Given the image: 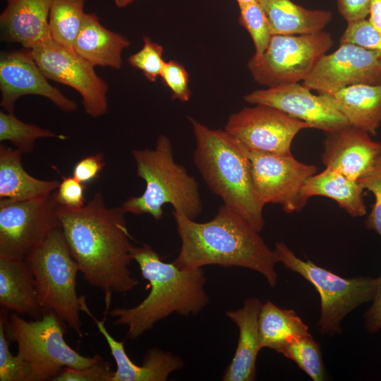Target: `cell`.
Masks as SVG:
<instances>
[{
	"label": "cell",
	"instance_id": "cell-1",
	"mask_svg": "<svg viewBox=\"0 0 381 381\" xmlns=\"http://www.w3.org/2000/svg\"><path fill=\"white\" fill-rule=\"evenodd\" d=\"M61 228L85 280L104 294L109 311L114 292L126 293L138 284L128 267L132 237L122 207H108L100 193L79 209L59 206Z\"/></svg>",
	"mask_w": 381,
	"mask_h": 381
},
{
	"label": "cell",
	"instance_id": "cell-2",
	"mask_svg": "<svg viewBox=\"0 0 381 381\" xmlns=\"http://www.w3.org/2000/svg\"><path fill=\"white\" fill-rule=\"evenodd\" d=\"M181 249L174 263L181 269L206 265L240 267L261 274L271 287L277 283L279 262L274 250L242 216L223 205L207 222L199 223L173 211Z\"/></svg>",
	"mask_w": 381,
	"mask_h": 381
},
{
	"label": "cell",
	"instance_id": "cell-3",
	"mask_svg": "<svg viewBox=\"0 0 381 381\" xmlns=\"http://www.w3.org/2000/svg\"><path fill=\"white\" fill-rule=\"evenodd\" d=\"M131 256L148 281L150 293L133 308H116L109 312L116 318L114 325L127 326L128 339L139 338L173 313L197 315L207 306L210 298L202 268L185 270L174 262H165L148 243L133 246Z\"/></svg>",
	"mask_w": 381,
	"mask_h": 381
},
{
	"label": "cell",
	"instance_id": "cell-4",
	"mask_svg": "<svg viewBox=\"0 0 381 381\" xmlns=\"http://www.w3.org/2000/svg\"><path fill=\"white\" fill-rule=\"evenodd\" d=\"M195 138L193 162L210 190L254 229L265 226L263 207L256 193L248 150L225 130L212 129L188 117Z\"/></svg>",
	"mask_w": 381,
	"mask_h": 381
},
{
	"label": "cell",
	"instance_id": "cell-5",
	"mask_svg": "<svg viewBox=\"0 0 381 381\" xmlns=\"http://www.w3.org/2000/svg\"><path fill=\"white\" fill-rule=\"evenodd\" d=\"M137 176L145 181L142 195L128 198L121 205L126 213L163 217V206L170 204L174 211L195 219L202 211L197 180L178 164L169 138L159 135L154 149L133 150Z\"/></svg>",
	"mask_w": 381,
	"mask_h": 381
},
{
	"label": "cell",
	"instance_id": "cell-6",
	"mask_svg": "<svg viewBox=\"0 0 381 381\" xmlns=\"http://www.w3.org/2000/svg\"><path fill=\"white\" fill-rule=\"evenodd\" d=\"M25 260L33 276L43 310L55 313L82 337L81 298L76 291L80 269L70 252L61 228L53 230Z\"/></svg>",
	"mask_w": 381,
	"mask_h": 381
},
{
	"label": "cell",
	"instance_id": "cell-7",
	"mask_svg": "<svg viewBox=\"0 0 381 381\" xmlns=\"http://www.w3.org/2000/svg\"><path fill=\"white\" fill-rule=\"evenodd\" d=\"M66 325L52 311L29 321L15 312L6 315V335L17 344V355L32 367L35 381L54 380L64 368L82 369L99 358L84 356L72 349L64 339Z\"/></svg>",
	"mask_w": 381,
	"mask_h": 381
},
{
	"label": "cell",
	"instance_id": "cell-8",
	"mask_svg": "<svg viewBox=\"0 0 381 381\" xmlns=\"http://www.w3.org/2000/svg\"><path fill=\"white\" fill-rule=\"evenodd\" d=\"M274 250L279 262L301 275L318 291L321 305L318 325L323 335L339 333L342 320L358 306L373 301L380 284V276H339L309 260L305 261L298 258L283 242H277Z\"/></svg>",
	"mask_w": 381,
	"mask_h": 381
},
{
	"label": "cell",
	"instance_id": "cell-9",
	"mask_svg": "<svg viewBox=\"0 0 381 381\" xmlns=\"http://www.w3.org/2000/svg\"><path fill=\"white\" fill-rule=\"evenodd\" d=\"M334 44L331 35H274L265 52L253 56L248 68L254 80L268 87L304 81Z\"/></svg>",
	"mask_w": 381,
	"mask_h": 381
},
{
	"label": "cell",
	"instance_id": "cell-10",
	"mask_svg": "<svg viewBox=\"0 0 381 381\" xmlns=\"http://www.w3.org/2000/svg\"><path fill=\"white\" fill-rule=\"evenodd\" d=\"M52 194L27 200H0V257L25 258L61 227Z\"/></svg>",
	"mask_w": 381,
	"mask_h": 381
},
{
	"label": "cell",
	"instance_id": "cell-11",
	"mask_svg": "<svg viewBox=\"0 0 381 381\" xmlns=\"http://www.w3.org/2000/svg\"><path fill=\"white\" fill-rule=\"evenodd\" d=\"M29 50L48 80L68 85L80 95L87 114L99 118L107 114V84L73 49L49 39Z\"/></svg>",
	"mask_w": 381,
	"mask_h": 381
},
{
	"label": "cell",
	"instance_id": "cell-12",
	"mask_svg": "<svg viewBox=\"0 0 381 381\" xmlns=\"http://www.w3.org/2000/svg\"><path fill=\"white\" fill-rule=\"evenodd\" d=\"M249 159L254 187L262 205H280L286 213L305 207L301 190L316 174L317 167L299 162L292 155L249 151Z\"/></svg>",
	"mask_w": 381,
	"mask_h": 381
},
{
	"label": "cell",
	"instance_id": "cell-13",
	"mask_svg": "<svg viewBox=\"0 0 381 381\" xmlns=\"http://www.w3.org/2000/svg\"><path fill=\"white\" fill-rule=\"evenodd\" d=\"M231 114L224 130L248 151L292 155L291 146L297 133L310 126L284 112L263 104H254Z\"/></svg>",
	"mask_w": 381,
	"mask_h": 381
},
{
	"label": "cell",
	"instance_id": "cell-14",
	"mask_svg": "<svg viewBox=\"0 0 381 381\" xmlns=\"http://www.w3.org/2000/svg\"><path fill=\"white\" fill-rule=\"evenodd\" d=\"M381 84V56L351 43L340 44L318 61L303 85L320 94L332 95L346 87Z\"/></svg>",
	"mask_w": 381,
	"mask_h": 381
},
{
	"label": "cell",
	"instance_id": "cell-15",
	"mask_svg": "<svg viewBox=\"0 0 381 381\" xmlns=\"http://www.w3.org/2000/svg\"><path fill=\"white\" fill-rule=\"evenodd\" d=\"M244 100L252 104L274 107L307 123L310 128L325 133L350 125L336 107L330 95H315L298 83L258 90L246 95Z\"/></svg>",
	"mask_w": 381,
	"mask_h": 381
},
{
	"label": "cell",
	"instance_id": "cell-16",
	"mask_svg": "<svg viewBox=\"0 0 381 381\" xmlns=\"http://www.w3.org/2000/svg\"><path fill=\"white\" fill-rule=\"evenodd\" d=\"M0 90V105L8 113H14L18 99L28 95L46 97L65 112L77 109L73 100L48 82L29 49L1 53Z\"/></svg>",
	"mask_w": 381,
	"mask_h": 381
},
{
	"label": "cell",
	"instance_id": "cell-17",
	"mask_svg": "<svg viewBox=\"0 0 381 381\" xmlns=\"http://www.w3.org/2000/svg\"><path fill=\"white\" fill-rule=\"evenodd\" d=\"M322 161L349 179L358 181L373 169L381 154V143L351 125L327 133Z\"/></svg>",
	"mask_w": 381,
	"mask_h": 381
},
{
	"label": "cell",
	"instance_id": "cell-18",
	"mask_svg": "<svg viewBox=\"0 0 381 381\" xmlns=\"http://www.w3.org/2000/svg\"><path fill=\"white\" fill-rule=\"evenodd\" d=\"M80 297L82 311L95 322L116 362V370L111 381H165L171 373L183 367V361L179 356L157 347L146 351L141 365L134 363L126 352L123 341L116 340L105 327L109 311L104 310V317L102 320H98L87 307L85 296Z\"/></svg>",
	"mask_w": 381,
	"mask_h": 381
},
{
	"label": "cell",
	"instance_id": "cell-19",
	"mask_svg": "<svg viewBox=\"0 0 381 381\" xmlns=\"http://www.w3.org/2000/svg\"><path fill=\"white\" fill-rule=\"evenodd\" d=\"M53 0H6L0 15L1 40L25 49L52 39L49 16Z\"/></svg>",
	"mask_w": 381,
	"mask_h": 381
},
{
	"label": "cell",
	"instance_id": "cell-20",
	"mask_svg": "<svg viewBox=\"0 0 381 381\" xmlns=\"http://www.w3.org/2000/svg\"><path fill=\"white\" fill-rule=\"evenodd\" d=\"M262 302L258 298H246L241 308L228 310L226 315L238 327V341L234 356L222 377L224 381L256 380V361L262 348L258 318Z\"/></svg>",
	"mask_w": 381,
	"mask_h": 381
},
{
	"label": "cell",
	"instance_id": "cell-21",
	"mask_svg": "<svg viewBox=\"0 0 381 381\" xmlns=\"http://www.w3.org/2000/svg\"><path fill=\"white\" fill-rule=\"evenodd\" d=\"M0 306L5 311L42 318L44 311L25 258L0 257Z\"/></svg>",
	"mask_w": 381,
	"mask_h": 381
},
{
	"label": "cell",
	"instance_id": "cell-22",
	"mask_svg": "<svg viewBox=\"0 0 381 381\" xmlns=\"http://www.w3.org/2000/svg\"><path fill=\"white\" fill-rule=\"evenodd\" d=\"M130 44L126 36L104 28L95 13H86L73 50L94 67L119 69L122 53Z\"/></svg>",
	"mask_w": 381,
	"mask_h": 381
},
{
	"label": "cell",
	"instance_id": "cell-23",
	"mask_svg": "<svg viewBox=\"0 0 381 381\" xmlns=\"http://www.w3.org/2000/svg\"><path fill=\"white\" fill-rule=\"evenodd\" d=\"M22 154L17 149L0 145V198L22 201L54 193L60 182L31 176L23 167Z\"/></svg>",
	"mask_w": 381,
	"mask_h": 381
},
{
	"label": "cell",
	"instance_id": "cell-24",
	"mask_svg": "<svg viewBox=\"0 0 381 381\" xmlns=\"http://www.w3.org/2000/svg\"><path fill=\"white\" fill-rule=\"evenodd\" d=\"M336 107L349 124L370 135L381 125V84H357L330 95Z\"/></svg>",
	"mask_w": 381,
	"mask_h": 381
},
{
	"label": "cell",
	"instance_id": "cell-25",
	"mask_svg": "<svg viewBox=\"0 0 381 381\" xmlns=\"http://www.w3.org/2000/svg\"><path fill=\"white\" fill-rule=\"evenodd\" d=\"M274 35H310L322 31L332 20L325 10H310L291 0H259Z\"/></svg>",
	"mask_w": 381,
	"mask_h": 381
},
{
	"label": "cell",
	"instance_id": "cell-26",
	"mask_svg": "<svg viewBox=\"0 0 381 381\" xmlns=\"http://www.w3.org/2000/svg\"><path fill=\"white\" fill-rule=\"evenodd\" d=\"M363 190L358 181L341 172L326 167L310 176L303 185L301 195L305 202L313 196H323L337 202L350 216L358 217L366 214Z\"/></svg>",
	"mask_w": 381,
	"mask_h": 381
},
{
	"label": "cell",
	"instance_id": "cell-27",
	"mask_svg": "<svg viewBox=\"0 0 381 381\" xmlns=\"http://www.w3.org/2000/svg\"><path fill=\"white\" fill-rule=\"evenodd\" d=\"M258 327L262 348L279 353L291 342L310 334L308 325L294 310L280 308L270 301L262 305Z\"/></svg>",
	"mask_w": 381,
	"mask_h": 381
},
{
	"label": "cell",
	"instance_id": "cell-28",
	"mask_svg": "<svg viewBox=\"0 0 381 381\" xmlns=\"http://www.w3.org/2000/svg\"><path fill=\"white\" fill-rule=\"evenodd\" d=\"M85 0H53L49 16L51 38L73 49L86 13Z\"/></svg>",
	"mask_w": 381,
	"mask_h": 381
},
{
	"label": "cell",
	"instance_id": "cell-29",
	"mask_svg": "<svg viewBox=\"0 0 381 381\" xmlns=\"http://www.w3.org/2000/svg\"><path fill=\"white\" fill-rule=\"evenodd\" d=\"M42 138L65 140L68 136L57 134L33 123L18 119L14 113L0 111V141H8L22 153L32 152L35 141Z\"/></svg>",
	"mask_w": 381,
	"mask_h": 381
},
{
	"label": "cell",
	"instance_id": "cell-30",
	"mask_svg": "<svg viewBox=\"0 0 381 381\" xmlns=\"http://www.w3.org/2000/svg\"><path fill=\"white\" fill-rule=\"evenodd\" d=\"M280 353L294 361L313 381L325 380L320 346L310 334L291 342Z\"/></svg>",
	"mask_w": 381,
	"mask_h": 381
},
{
	"label": "cell",
	"instance_id": "cell-31",
	"mask_svg": "<svg viewBox=\"0 0 381 381\" xmlns=\"http://www.w3.org/2000/svg\"><path fill=\"white\" fill-rule=\"evenodd\" d=\"M7 311H0V381H35L31 365L10 351L11 341L5 329Z\"/></svg>",
	"mask_w": 381,
	"mask_h": 381
},
{
	"label": "cell",
	"instance_id": "cell-32",
	"mask_svg": "<svg viewBox=\"0 0 381 381\" xmlns=\"http://www.w3.org/2000/svg\"><path fill=\"white\" fill-rule=\"evenodd\" d=\"M239 23L250 34L255 49L254 56L262 55L267 49L272 33L265 13L258 2L238 4Z\"/></svg>",
	"mask_w": 381,
	"mask_h": 381
},
{
	"label": "cell",
	"instance_id": "cell-33",
	"mask_svg": "<svg viewBox=\"0 0 381 381\" xmlns=\"http://www.w3.org/2000/svg\"><path fill=\"white\" fill-rule=\"evenodd\" d=\"M143 46L128 58L131 66L140 70L150 82H156L160 77L166 61L163 59V47L153 42L149 37H143Z\"/></svg>",
	"mask_w": 381,
	"mask_h": 381
},
{
	"label": "cell",
	"instance_id": "cell-34",
	"mask_svg": "<svg viewBox=\"0 0 381 381\" xmlns=\"http://www.w3.org/2000/svg\"><path fill=\"white\" fill-rule=\"evenodd\" d=\"M351 43L373 50L381 56V33L369 22L363 19L348 23L340 44Z\"/></svg>",
	"mask_w": 381,
	"mask_h": 381
},
{
	"label": "cell",
	"instance_id": "cell-35",
	"mask_svg": "<svg viewBox=\"0 0 381 381\" xmlns=\"http://www.w3.org/2000/svg\"><path fill=\"white\" fill-rule=\"evenodd\" d=\"M358 181L364 190H369L375 197V202L365 222V227L381 236V154L373 170Z\"/></svg>",
	"mask_w": 381,
	"mask_h": 381
},
{
	"label": "cell",
	"instance_id": "cell-36",
	"mask_svg": "<svg viewBox=\"0 0 381 381\" xmlns=\"http://www.w3.org/2000/svg\"><path fill=\"white\" fill-rule=\"evenodd\" d=\"M160 78L171 92V98L188 102L191 95L188 73L184 66L174 60L166 61Z\"/></svg>",
	"mask_w": 381,
	"mask_h": 381
},
{
	"label": "cell",
	"instance_id": "cell-37",
	"mask_svg": "<svg viewBox=\"0 0 381 381\" xmlns=\"http://www.w3.org/2000/svg\"><path fill=\"white\" fill-rule=\"evenodd\" d=\"M114 373L111 364L99 356L93 364L82 369L63 368L53 381H111Z\"/></svg>",
	"mask_w": 381,
	"mask_h": 381
},
{
	"label": "cell",
	"instance_id": "cell-38",
	"mask_svg": "<svg viewBox=\"0 0 381 381\" xmlns=\"http://www.w3.org/2000/svg\"><path fill=\"white\" fill-rule=\"evenodd\" d=\"M86 187L73 176H63L58 188L54 192L56 201L62 206L79 209L85 204V190Z\"/></svg>",
	"mask_w": 381,
	"mask_h": 381
},
{
	"label": "cell",
	"instance_id": "cell-39",
	"mask_svg": "<svg viewBox=\"0 0 381 381\" xmlns=\"http://www.w3.org/2000/svg\"><path fill=\"white\" fill-rule=\"evenodd\" d=\"M104 166L102 153L89 155L75 164L73 170V176L81 183H86L97 178Z\"/></svg>",
	"mask_w": 381,
	"mask_h": 381
},
{
	"label": "cell",
	"instance_id": "cell-40",
	"mask_svg": "<svg viewBox=\"0 0 381 381\" xmlns=\"http://www.w3.org/2000/svg\"><path fill=\"white\" fill-rule=\"evenodd\" d=\"M371 0H337L338 11L347 23L365 19Z\"/></svg>",
	"mask_w": 381,
	"mask_h": 381
},
{
	"label": "cell",
	"instance_id": "cell-41",
	"mask_svg": "<svg viewBox=\"0 0 381 381\" xmlns=\"http://www.w3.org/2000/svg\"><path fill=\"white\" fill-rule=\"evenodd\" d=\"M364 320L365 327L369 332H376L381 328V280L373 303L364 315Z\"/></svg>",
	"mask_w": 381,
	"mask_h": 381
},
{
	"label": "cell",
	"instance_id": "cell-42",
	"mask_svg": "<svg viewBox=\"0 0 381 381\" xmlns=\"http://www.w3.org/2000/svg\"><path fill=\"white\" fill-rule=\"evenodd\" d=\"M368 20L381 33V0L370 1Z\"/></svg>",
	"mask_w": 381,
	"mask_h": 381
},
{
	"label": "cell",
	"instance_id": "cell-43",
	"mask_svg": "<svg viewBox=\"0 0 381 381\" xmlns=\"http://www.w3.org/2000/svg\"><path fill=\"white\" fill-rule=\"evenodd\" d=\"M134 0H114L115 4L119 8H123L131 4Z\"/></svg>",
	"mask_w": 381,
	"mask_h": 381
},
{
	"label": "cell",
	"instance_id": "cell-44",
	"mask_svg": "<svg viewBox=\"0 0 381 381\" xmlns=\"http://www.w3.org/2000/svg\"><path fill=\"white\" fill-rule=\"evenodd\" d=\"M238 2V4H248V3H253V2H258L259 0H236Z\"/></svg>",
	"mask_w": 381,
	"mask_h": 381
}]
</instances>
